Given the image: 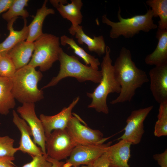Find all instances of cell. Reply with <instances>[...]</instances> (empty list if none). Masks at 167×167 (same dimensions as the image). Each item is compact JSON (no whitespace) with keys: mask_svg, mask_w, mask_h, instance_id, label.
I'll return each instance as SVG.
<instances>
[{"mask_svg":"<svg viewBox=\"0 0 167 167\" xmlns=\"http://www.w3.org/2000/svg\"><path fill=\"white\" fill-rule=\"evenodd\" d=\"M28 0H14V1L7 11L2 15L3 19L8 22L12 19L22 16L24 19L29 16L28 11L24 9L28 5Z\"/></svg>","mask_w":167,"mask_h":167,"instance_id":"obj_25","label":"cell"},{"mask_svg":"<svg viewBox=\"0 0 167 167\" xmlns=\"http://www.w3.org/2000/svg\"><path fill=\"white\" fill-rule=\"evenodd\" d=\"M131 144L126 140L121 139L107 148L105 152L109 160L110 167H130L128 161L131 156Z\"/></svg>","mask_w":167,"mask_h":167,"instance_id":"obj_15","label":"cell"},{"mask_svg":"<svg viewBox=\"0 0 167 167\" xmlns=\"http://www.w3.org/2000/svg\"><path fill=\"white\" fill-rule=\"evenodd\" d=\"M13 1L14 0H0V14L8 10Z\"/></svg>","mask_w":167,"mask_h":167,"instance_id":"obj_33","label":"cell"},{"mask_svg":"<svg viewBox=\"0 0 167 167\" xmlns=\"http://www.w3.org/2000/svg\"><path fill=\"white\" fill-rule=\"evenodd\" d=\"M92 164H90L88 165H84L82 166L81 167H92ZM74 167H78L77 166Z\"/></svg>","mask_w":167,"mask_h":167,"instance_id":"obj_35","label":"cell"},{"mask_svg":"<svg viewBox=\"0 0 167 167\" xmlns=\"http://www.w3.org/2000/svg\"><path fill=\"white\" fill-rule=\"evenodd\" d=\"M18 17L15 18L8 22L7 28L9 34L2 43H0V56L6 55L8 51L19 42L27 40L28 35V28L26 19L21 30H15L13 28L15 21Z\"/></svg>","mask_w":167,"mask_h":167,"instance_id":"obj_19","label":"cell"},{"mask_svg":"<svg viewBox=\"0 0 167 167\" xmlns=\"http://www.w3.org/2000/svg\"><path fill=\"white\" fill-rule=\"evenodd\" d=\"M60 40L62 45H68L73 50L75 54L83 59L86 65H89L94 69L98 70V66L100 65L98 59L86 52L78 45L73 39L64 35L61 36Z\"/></svg>","mask_w":167,"mask_h":167,"instance_id":"obj_23","label":"cell"},{"mask_svg":"<svg viewBox=\"0 0 167 167\" xmlns=\"http://www.w3.org/2000/svg\"><path fill=\"white\" fill-rule=\"evenodd\" d=\"M16 69L13 61L7 55L0 56V76L11 79Z\"/></svg>","mask_w":167,"mask_h":167,"instance_id":"obj_28","label":"cell"},{"mask_svg":"<svg viewBox=\"0 0 167 167\" xmlns=\"http://www.w3.org/2000/svg\"><path fill=\"white\" fill-rule=\"evenodd\" d=\"M153 159L156 161L161 167H167V149L163 152L156 154L153 156Z\"/></svg>","mask_w":167,"mask_h":167,"instance_id":"obj_31","label":"cell"},{"mask_svg":"<svg viewBox=\"0 0 167 167\" xmlns=\"http://www.w3.org/2000/svg\"><path fill=\"white\" fill-rule=\"evenodd\" d=\"M13 122L20 132L21 137L19 151L27 153L32 157L44 154L41 149L32 140L31 129L25 121L20 117L15 110H13Z\"/></svg>","mask_w":167,"mask_h":167,"instance_id":"obj_14","label":"cell"},{"mask_svg":"<svg viewBox=\"0 0 167 167\" xmlns=\"http://www.w3.org/2000/svg\"><path fill=\"white\" fill-rule=\"evenodd\" d=\"M79 99V96L75 98L67 107L63 108L57 114L53 116H47L43 114L40 115L46 136L54 130H64L66 128L72 116V111Z\"/></svg>","mask_w":167,"mask_h":167,"instance_id":"obj_12","label":"cell"},{"mask_svg":"<svg viewBox=\"0 0 167 167\" xmlns=\"http://www.w3.org/2000/svg\"><path fill=\"white\" fill-rule=\"evenodd\" d=\"M58 60L60 63V68L58 75L53 78L42 89L54 86L63 79L68 77H74L80 82L90 81L95 83H99L101 80L102 73L101 71L84 65L77 57L67 54L62 49L61 50Z\"/></svg>","mask_w":167,"mask_h":167,"instance_id":"obj_5","label":"cell"},{"mask_svg":"<svg viewBox=\"0 0 167 167\" xmlns=\"http://www.w3.org/2000/svg\"><path fill=\"white\" fill-rule=\"evenodd\" d=\"M110 52L109 47L106 46L105 55L101 64V80L92 92L87 93V96L92 99L88 107L94 109L98 112L105 114L109 113L107 104L108 94L113 93L119 94L121 90L120 86L114 76Z\"/></svg>","mask_w":167,"mask_h":167,"instance_id":"obj_2","label":"cell"},{"mask_svg":"<svg viewBox=\"0 0 167 167\" xmlns=\"http://www.w3.org/2000/svg\"><path fill=\"white\" fill-rule=\"evenodd\" d=\"M14 141L8 136H0V156L15 158V154L19 149L14 147Z\"/></svg>","mask_w":167,"mask_h":167,"instance_id":"obj_27","label":"cell"},{"mask_svg":"<svg viewBox=\"0 0 167 167\" xmlns=\"http://www.w3.org/2000/svg\"><path fill=\"white\" fill-rule=\"evenodd\" d=\"M113 66L116 79L121 90L119 96L110 102L112 104L131 101L136 89L149 81L146 73L138 68L132 61L129 50L123 47Z\"/></svg>","mask_w":167,"mask_h":167,"instance_id":"obj_1","label":"cell"},{"mask_svg":"<svg viewBox=\"0 0 167 167\" xmlns=\"http://www.w3.org/2000/svg\"><path fill=\"white\" fill-rule=\"evenodd\" d=\"M111 142L98 145H78L74 148L63 167L91 164L103 154Z\"/></svg>","mask_w":167,"mask_h":167,"instance_id":"obj_9","label":"cell"},{"mask_svg":"<svg viewBox=\"0 0 167 167\" xmlns=\"http://www.w3.org/2000/svg\"><path fill=\"white\" fill-rule=\"evenodd\" d=\"M153 108L152 105L134 110L127 118L124 133L118 139L136 145L140 142L144 132L143 122Z\"/></svg>","mask_w":167,"mask_h":167,"instance_id":"obj_10","label":"cell"},{"mask_svg":"<svg viewBox=\"0 0 167 167\" xmlns=\"http://www.w3.org/2000/svg\"><path fill=\"white\" fill-rule=\"evenodd\" d=\"M109 163L105 152L92 164V167H109Z\"/></svg>","mask_w":167,"mask_h":167,"instance_id":"obj_30","label":"cell"},{"mask_svg":"<svg viewBox=\"0 0 167 167\" xmlns=\"http://www.w3.org/2000/svg\"><path fill=\"white\" fill-rule=\"evenodd\" d=\"M17 111L30 127L34 142L39 146L44 154H46V137L42 123L36 113L34 103L23 104L17 108Z\"/></svg>","mask_w":167,"mask_h":167,"instance_id":"obj_11","label":"cell"},{"mask_svg":"<svg viewBox=\"0 0 167 167\" xmlns=\"http://www.w3.org/2000/svg\"><path fill=\"white\" fill-rule=\"evenodd\" d=\"M33 54L28 65L39 66L40 71L48 70L58 60L61 49L58 37L49 33H43L34 42Z\"/></svg>","mask_w":167,"mask_h":167,"instance_id":"obj_6","label":"cell"},{"mask_svg":"<svg viewBox=\"0 0 167 167\" xmlns=\"http://www.w3.org/2000/svg\"></svg>","mask_w":167,"mask_h":167,"instance_id":"obj_37","label":"cell"},{"mask_svg":"<svg viewBox=\"0 0 167 167\" xmlns=\"http://www.w3.org/2000/svg\"><path fill=\"white\" fill-rule=\"evenodd\" d=\"M46 137V154L48 157L57 161L69 157L78 145L66 129L54 130Z\"/></svg>","mask_w":167,"mask_h":167,"instance_id":"obj_7","label":"cell"},{"mask_svg":"<svg viewBox=\"0 0 167 167\" xmlns=\"http://www.w3.org/2000/svg\"><path fill=\"white\" fill-rule=\"evenodd\" d=\"M150 89L160 104L167 102V63L156 66L149 71Z\"/></svg>","mask_w":167,"mask_h":167,"instance_id":"obj_13","label":"cell"},{"mask_svg":"<svg viewBox=\"0 0 167 167\" xmlns=\"http://www.w3.org/2000/svg\"><path fill=\"white\" fill-rule=\"evenodd\" d=\"M72 114L66 129L78 145H101L109 138H104L100 130L88 127L76 114Z\"/></svg>","mask_w":167,"mask_h":167,"instance_id":"obj_8","label":"cell"},{"mask_svg":"<svg viewBox=\"0 0 167 167\" xmlns=\"http://www.w3.org/2000/svg\"><path fill=\"white\" fill-rule=\"evenodd\" d=\"M11 79L0 76V114L6 115L15 105Z\"/></svg>","mask_w":167,"mask_h":167,"instance_id":"obj_22","label":"cell"},{"mask_svg":"<svg viewBox=\"0 0 167 167\" xmlns=\"http://www.w3.org/2000/svg\"><path fill=\"white\" fill-rule=\"evenodd\" d=\"M146 3L151 8L154 17H159L158 28L167 29V0H148Z\"/></svg>","mask_w":167,"mask_h":167,"instance_id":"obj_24","label":"cell"},{"mask_svg":"<svg viewBox=\"0 0 167 167\" xmlns=\"http://www.w3.org/2000/svg\"><path fill=\"white\" fill-rule=\"evenodd\" d=\"M46 154L32 157L31 161L21 167H52V163L47 160Z\"/></svg>","mask_w":167,"mask_h":167,"instance_id":"obj_29","label":"cell"},{"mask_svg":"<svg viewBox=\"0 0 167 167\" xmlns=\"http://www.w3.org/2000/svg\"><path fill=\"white\" fill-rule=\"evenodd\" d=\"M0 36H1V34H0Z\"/></svg>","mask_w":167,"mask_h":167,"instance_id":"obj_36","label":"cell"},{"mask_svg":"<svg viewBox=\"0 0 167 167\" xmlns=\"http://www.w3.org/2000/svg\"><path fill=\"white\" fill-rule=\"evenodd\" d=\"M47 0L44 2L41 7L38 9L36 15L30 24L28 26V35L26 41L33 42L43 33L42 27L46 17L50 14H54L55 11L46 6Z\"/></svg>","mask_w":167,"mask_h":167,"instance_id":"obj_21","label":"cell"},{"mask_svg":"<svg viewBox=\"0 0 167 167\" xmlns=\"http://www.w3.org/2000/svg\"><path fill=\"white\" fill-rule=\"evenodd\" d=\"M154 133L157 137L167 135V102L160 104Z\"/></svg>","mask_w":167,"mask_h":167,"instance_id":"obj_26","label":"cell"},{"mask_svg":"<svg viewBox=\"0 0 167 167\" xmlns=\"http://www.w3.org/2000/svg\"><path fill=\"white\" fill-rule=\"evenodd\" d=\"M120 7L118 12L119 21L114 22L108 19L106 14L102 17V21L111 27L109 36L112 39H117L121 36L126 38L132 37L140 31L148 32L157 28V25L154 23L153 12L149 9L144 15L133 16L131 18H124L121 15Z\"/></svg>","mask_w":167,"mask_h":167,"instance_id":"obj_4","label":"cell"},{"mask_svg":"<svg viewBox=\"0 0 167 167\" xmlns=\"http://www.w3.org/2000/svg\"><path fill=\"white\" fill-rule=\"evenodd\" d=\"M47 160L52 164V167H63L65 162L61 161H57L48 156Z\"/></svg>","mask_w":167,"mask_h":167,"instance_id":"obj_34","label":"cell"},{"mask_svg":"<svg viewBox=\"0 0 167 167\" xmlns=\"http://www.w3.org/2000/svg\"><path fill=\"white\" fill-rule=\"evenodd\" d=\"M42 76L40 71L28 65L16 70L11 79L15 99L23 104L34 103L43 99V91L37 87Z\"/></svg>","mask_w":167,"mask_h":167,"instance_id":"obj_3","label":"cell"},{"mask_svg":"<svg viewBox=\"0 0 167 167\" xmlns=\"http://www.w3.org/2000/svg\"><path fill=\"white\" fill-rule=\"evenodd\" d=\"M15 158L0 156V167H16L13 162Z\"/></svg>","mask_w":167,"mask_h":167,"instance_id":"obj_32","label":"cell"},{"mask_svg":"<svg viewBox=\"0 0 167 167\" xmlns=\"http://www.w3.org/2000/svg\"><path fill=\"white\" fill-rule=\"evenodd\" d=\"M70 3L66 5L67 0H63L57 8L61 16L70 21L71 27L75 28L79 25L82 21L83 15L81 12L83 3L81 0H71Z\"/></svg>","mask_w":167,"mask_h":167,"instance_id":"obj_20","label":"cell"},{"mask_svg":"<svg viewBox=\"0 0 167 167\" xmlns=\"http://www.w3.org/2000/svg\"><path fill=\"white\" fill-rule=\"evenodd\" d=\"M156 37L158 42L155 49L145 59L146 64L155 66L167 63V29L158 28Z\"/></svg>","mask_w":167,"mask_h":167,"instance_id":"obj_17","label":"cell"},{"mask_svg":"<svg viewBox=\"0 0 167 167\" xmlns=\"http://www.w3.org/2000/svg\"><path fill=\"white\" fill-rule=\"evenodd\" d=\"M34 48V42L23 41L10 49L6 55L13 61L17 70L28 64Z\"/></svg>","mask_w":167,"mask_h":167,"instance_id":"obj_18","label":"cell"},{"mask_svg":"<svg viewBox=\"0 0 167 167\" xmlns=\"http://www.w3.org/2000/svg\"><path fill=\"white\" fill-rule=\"evenodd\" d=\"M68 30L71 34L75 35L78 43L86 44L89 51L95 52L100 56L105 53L106 46L103 36H94L92 38L84 32L82 26L80 25L75 28L70 27Z\"/></svg>","mask_w":167,"mask_h":167,"instance_id":"obj_16","label":"cell"}]
</instances>
